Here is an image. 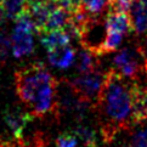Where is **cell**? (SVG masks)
Here are the masks:
<instances>
[{
	"instance_id": "obj_1",
	"label": "cell",
	"mask_w": 147,
	"mask_h": 147,
	"mask_svg": "<svg viewBox=\"0 0 147 147\" xmlns=\"http://www.w3.org/2000/svg\"><path fill=\"white\" fill-rule=\"evenodd\" d=\"M133 83L109 68L96 108L101 115V134L105 141H112L120 129L133 124Z\"/></svg>"
},
{
	"instance_id": "obj_2",
	"label": "cell",
	"mask_w": 147,
	"mask_h": 147,
	"mask_svg": "<svg viewBox=\"0 0 147 147\" xmlns=\"http://www.w3.org/2000/svg\"><path fill=\"white\" fill-rule=\"evenodd\" d=\"M16 92L26 106L30 107V114L43 118L50 113L57 115L55 90L57 79L50 74L41 62L27 65L15 72Z\"/></svg>"
},
{
	"instance_id": "obj_3",
	"label": "cell",
	"mask_w": 147,
	"mask_h": 147,
	"mask_svg": "<svg viewBox=\"0 0 147 147\" xmlns=\"http://www.w3.org/2000/svg\"><path fill=\"white\" fill-rule=\"evenodd\" d=\"M107 73L108 69L105 71L98 66L90 72L80 73L78 77L71 79V83L83 98L90 101L96 107L97 101L105 88V84H106Z\"/></svg>"
},
{
	"instance_id": "obj_4",
	"label": "cell",
	"mask_w": 147,
	"mask_h": 147,
	"mask_svg": "<svg viewBox=\"0 0 147 147\" xmlns=\"http://www.w3.org/2000/svg\"><path fill=\"white\" fill-rule=\"evenodd\" d=\"M108 28L106 24V17L103 15H92L84 26L80 33L82 48L94 52L97 56H101L102 45L106 40Z\"/></svg>"
},
{
	"instance_id": "obj_5",
	"label": "cell",
	"mask_w": 147,
	"mask_h": 147,
	"mask_svg": "<svg viewBox=\"0 0 147 147\" xmlns=\"http://www.w3.org/2000/svg\"><path fill=\"white\" fill-rule=\"evenodd\" d=\"M34 26L27 11L16 20V27L11 35V51L16 59H22L33 52Z\"/></svg>"
},
{
	"instance_id": "obj_6",
	"label": "cell",
	"mask_w": 147,
	"mask_h": 147,
	"mask_svg": "<svg viewBox=\"0 0 147 147\" xmlns=\"http://www.w3.org/2000/svg\"><path fill=\"white\" fill-rule=\"evenodd\" d=\"M32 118L33 115L29 112H26L17 107H7L3 112L4 123L11 131L15 140L21 139L23 136V131Z\"/></svg>"
},
{
	"instance_id": "obj_7",
	"label": "cell",
	"mask_w": 147,
	"mask_h": 147,
	"mask_svg": "<svg viewBox=\"0 0 147 147\" xmlns=\"http://www.w3.org/2000/svg\"><path fill=\"white\" fill-rule=\"evenodd\" d=\"M131 96H133V113H131L133 124L147 122V82H134Z\"/></svg>"
},
{
	"instance_id": "obj_8",
	"label": "cell",
	"mask_w": 147,
	"mask_h": 147,
	"mask_svg": "<svg viewBox=\"0 0 147 147\" xmlns=\"http://www.w3.org/2000/svg\"><path fill=\"white\" fill-rule=\"evenodd\" d=\"M129 15L133 32L140 40H142L144 36L147 38V0H133Z\"/></svg>"
},
{
	"instance_id": "obj_9",
	"label": "cell",
	"mask_w": 147,
	"mask_h": 147,
	"mask_svg": "<svg viewBox=\"0 0 147 147\" xmlns=\"http://www.w3.org/2000/svg\"><path fill=\"white\" fill-rule=\"evenodd\" d=\"M105 17H106V24L108 30H114V32L122 33L123 35L130 34L133 32V24H131V18L129 13L115 12L107 9Z\"/></svg>"
},
{
	"instance_id": "obj_10",
	"label": "cell",
	"mask_w": 147,
	"mask_h": 147,
	"mask_svg": "<svg viewBox=\"0 0 147 147\" xmlns=\"http://www.w3.org/2000/svg\"><path fill=\"white\" fill-rule=\"evenodd\" d=\"M48 57L52 66L61 69L71 67L76 60V51L69 44L59 46L56 49L48 50Z\"/></svg>"
},
{
	"instance_id": "obj_11",
	"label": "cell",
	"mask_w": 147,
	"mask_h": 147,
	"mask_svg": "<svg viewBox=\"0 0 147 147\" xmlns=\"http://www.w3.org/2000/svg\"><path fill=\"white\" fill-rule=\"evenodd\" d=\"M41 35V44L45 46L46 50H52L59 46H63L69 44L71 36L67 34L65 29H56L49 30V32L40 33Z\"/></svg>"
},
{
	"instance_id": "obj_12",
	"label": "cell",
	"mask_w": 147,
	"mask_h": 147,
	"mask_svg": "<svg viewBox=\"0 0 147 147\" xmlns=\"http://www.w3.org/2000/svg\"><path fill=\"white\" fill-rule=\"evenodd\" d=\"M72 12L66 10L62 6H57L56 9L52 10V12L50 15V17L46 23V27L44 29V32H49V30H56V29H65L66 26L71 21ZM43 32V33H44Z\"/></svg>"
},
{
	"instance_id": "obj_13",
	"label": "cell",
	"mask_w": 147,
	"mask_h": 147,
	"mask_svg": "<svg viewBox=\"0 0 147 147\" xmlns=\"http://www.w3.org/2000/svg\"><path fill=\"white\" fill-rule=\"evenodd\" d=\"M28 0H0V10L10 20L16 21L27 11Z\"/></svg>"
},
{
	"instance_id": "obj_14",
	"label": "cell",
	"mask_w": 147,
	"mask_h": 147,
	"mask_svg": "<svg viewBox=\"0 0 147 147\" xmlns=\"http://www.w3.org/2000/svg\"><path fill=\"white\" fill-rule=\"evenodd\" d=\"M98 57L100 56L95 55L94 52L82 48L77 55V62H76L77 71L79 73H86L95 69V68L100 66Z\"/></svg>"
},
{
	"instance_id": "obj_15",
	"label": "cell",
	"mask_w": 147,
	"mask_h": 147,
	"mask_svg": "<svg viewBox=\"0 0 147 147\" xmlns=\"http://www.w3.org/2000/svg\"><path fill=\"white\" fill-rule=\"evenodd\" d=\"M73 133L83 142L84 147H97V133L90 125L78 124Z\"/></svg>"
},
{
	"instance_id": "obj_16",
	"label": "cell",
	"mask_w": 147,
	"mask_h": 147,
	"mask_svg": "<svg viewBox=\"0 0 147 147\" xmlns=\"http://www.w3.org/2000/svg\"><path fill=\"white\" fill-rule=\"evenodd\" d=\"M122 40H123V34L122 33L114 32V30H108L106 40H105V43L102 45V49H101V56L107 55V54H109V52L117 51L119 45L122 44Z\"/></svg>"
},
{
	"instance_id": "obj_17",
	"label": "cell",
	"mask_w": 147,
	"mask_h": 147,
	"mask_svg": "<svg viewBox=\"0 0 147 147\" xmlns=\"http://www.w3.org/2000/svg\"><path fill=\"white\" fill-rule=\"evenodd\" d=\"M83 7L92 15H103L107 10V0H83Z\"/></svg>"
},
{
	"instance_id": "obj_18",
	"label": "cell",
	"mask_w": 147,
	"mask_h": 147,
	"mask_svg": "<svg viewBox=\"0 0 147 147\" xmlns=\"http://www.w3.org/2000/svg\"><path fill=\"white\" fill-rule=\"evenodd\" d=\"M57 147H77L78 146V138L74 133L65 131L60 134L56 139Z\"/></svg>"
},
{
	"instance_id": "obj_19",
	"label": "cell",
	"mask_w": 147,
	"mask_h": 147,
	"mask_svg": "<svg viewBox=\"0 0 147 147\" xmlns=\"http://www.w3.org/2000/svg\"><path fill=\"white\" fill-rule=\"evenodd\" d=\"M131 3H133V0H113V1L108 3L107 9L111 10V11H115V12L129 13Z\"/></svg>"
},
{
	"instance_id": "obj_20",
	"label": "cell",
	"mask_w": 147,
	"mask_h": 147,
	"mask_svg": "<svg viewBox=\"0 0 147 147\" xmlns=\"http://www.w3.org/2000/svg\"><path fill=\"white\" fill-rule=\"evenodd\" d=\"M10 50H11V39L4 32H0V62L6 60Z\"/></svg>"
},
{
	"instance_id": "obj_21",
	"label": "cell",
	"mask_w": 147,
	"mask_h": 147,
	"mask_svg": "<svg viewBox=\"0 0 147 147\" xmlns=\"http://www.w3.org/2000/svg\"><path fill=\"white\" fill-rule=\"evenodd\" d=\"M131 144L134 147H147V127L136 131L133 136Z\"/></svg>"
},
{
	"instance_id": "obj_22",
	"label": "cell",
	"mask_w": 147,
	"mask_h": 147,
	"mask_svg": "<svg viewBox=\"0 0 147 147\" xmlns=\"http://www.w3.org/2000/svg\"><path fill=\"white\" fill-rule=\"evenodd\" d=\"M1 147H13V142H7V141H4V144L1 145Z\"/></svg>"
},
{
	"instance_id": "obj_23",
	"label": "cell",
	"mask_w": 147,
	"mask_h": 147,
	"mask_svg": "<svg viewBox=\"0 0 147 147\" xmlns=\"http://www.w3.org/2000/svg\"><path fill=\"white\" fill-rule=\"evenodd\" d=\"M122 147H134V146H133V144H130V145H124Z\"/></svg>"
},
{
	"instance_id": "obj_24",
	"label": "cell",
	"mask_w": 147,
	"mask_h": 147,
	"mask_svg": "<svg viewBox=\"0 0 147 147\" xmlns=\"http://www.w3.org/2000/svg\"><path fill=\"white\" fill-rule=\"evenodd\" d=\"M107 1H108V3H111V1H113V0H107Z\"/></svg>"
}]
</instances>
